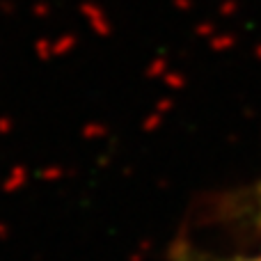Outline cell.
<instances>
[{"instance_id": "cell-1", "label": "cell", "mask_w": 261, "mask_h": 261, "mask_svg": "<svg viewBox=\"0 0 261 261\" xmlns=\"http://www.w3.org/2000/svg\"><path fill=\"white\" fill-rule=\"evenodd\" d=\"M243 261H261V257H257V259H243Z\"/></svg>"}]
</instances>
